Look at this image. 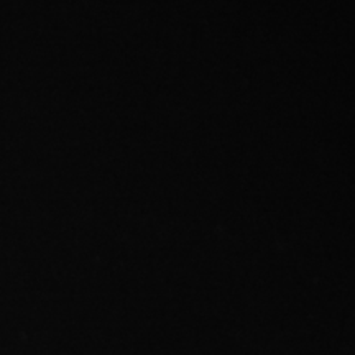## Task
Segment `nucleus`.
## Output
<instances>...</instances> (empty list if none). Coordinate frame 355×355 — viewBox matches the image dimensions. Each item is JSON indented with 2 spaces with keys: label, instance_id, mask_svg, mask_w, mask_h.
<instances>
[]
</instances>
